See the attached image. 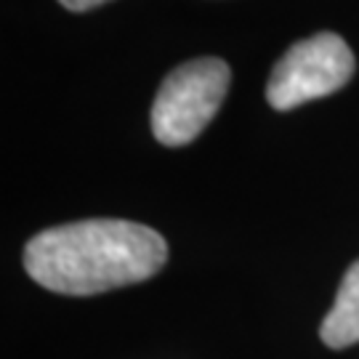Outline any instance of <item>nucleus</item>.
I'll return each instance as SVG.
<instances>
[{"instance_id":"2","label":"nucleus","mask_w":359,"mask_h":359,"mask_svg":"<svg viewBox=\"0 0 359 359\" xmlns=\"http://www.w3.org/2000/svg\"><path fill=\"white\" fill-rule=\"evenodd\" d=\"M231 69L224 59L200 56L163 80L152 104V133L165 147H187L210 126L229 90Z\"/></svg>"},{"instance_id":"5","label":"nucleus","mask_w":359,"mask_h":359,"mask_svg":"<svg viewBox=\"0 0 359 359\" xmlns=\"http://www.w3.org/2000/svg\"><path fill=\"white\" fill-rule=\"evenodd\" d=\"M62 6H65L67 11H90V8H96V6H104V3H109V0H59Z\"/></svg>"},{"instance_id":"1","label":"nucleus","mask_w":359,"mask_h":359,"mask_svg":"<svg viewBox=\"0 0 359 359\" xmlns=\"http://www.w3.org/2000/svg\"><path fill=\"white\" fill-rule=\"evenodd\" d=\"M160 231L123 218H88L35 234L25 248L27 274L62 295H96L136 285L165 266Z\"/></svg>"},{"instance_id":"4","label":"nucleus","mask_w":359,"mask_h":359,"mask_svg":"<svg viewBox=\"0 0 359 359\" xmlns=\"http://www.w3.org/2000/svg\"><path fill=\"white\" fill-rule=\"evenodd\" d=\"M320 338L330 348H346L351 344H359V261H354L344 274L333 309L322 320Z\"/></svg>"},{"instance_id":"3","label":"nucleus","mask_w":359,"mask_h":359,"mask_svg":"<svg viewBox=\"0 0 359 359\" xmlns=\"http://www.w3.org/2000/svg\"><path fill=\"white\" fill-rule=\"evenodd\" d=\"M354 53L335 32H320L290 46L274 65L266 83V102L277 112L330 96L354 75Z\"/></svg>"}]
</instances>
